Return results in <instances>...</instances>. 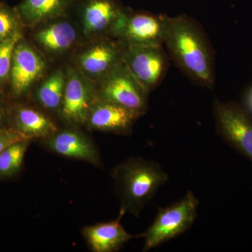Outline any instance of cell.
Listing matches in <instances>:
<instances>
[{"label":"cell","mask_w":252,"mask_h":252,"mask_svg":"<svg viewBox=\"0 0 252 252\" xmlns=\"http://www.w3.org/2000/svg\"><path fill=\"white\" fill-rule=\"evenodd\" d=\"M164 44L177 67L199 85L213 89V55L205 34L185 15L170 17Z\"/></svg>","instance_id":"6da1fadb"},{"label":"cell","mask_w":252,"mask_h":252,"mask_svg":"<svg viewBox=\"0 0 252 252\" xmlns=\"http://www.w3.org/2000/svg\"><path fill=\"white\" fill-rule=\"evenodd\" d=\"M123 61L149 93L161 82L168 68L162 45L123 44Z\"/></svg>","instance_id":"52a82bcc"},{"label":"cell","mask_w":252,"mask_h":252,"mask_svg":"<svg viewBox=\"0 0 252 252\" xmlns=\"http://www.w3.org/2000/svg\"><path fill=\"white\" fill-rule=\"evenodd\" d=\"M198 205V199L189 191L180 201L160 209L152 224L141 235L144 238L143 252L185 233L196 218Z\"/></svg>","instance_id":"3957f363"},{"label":"cell","mask_w":252,"mask_h":252,"mask_svg":"<svg viewBox=\"0 0 252 252\" xmlns=\"http://www.w3.org/2000/svg\"><path fill=\"white\" fill-rule=\"evenodd\" d=\"M23 23L16 9L0 1V42L22 33Z\"/></svg>","instance_id":"ffe728a7"},{"label":"cell","mask_w":252,"mask_h":252,"mask_svg":"<svg viewBox=\"0 0 252 252\" xmlns=\"http://www.w3.org/2000/svg\"><path fill=\"white\" fill-rule=\"evenodd\" d=\"M26 140L28 139L11 127L0 129V154L11 144Z\"/></svg>","instance_id":"7402d4cb"},{"label":"cell","mask_w":252,"mask_h":252,"mask_svg":"<svg viewBox=\"0 0 252 252\" xmlns=\"http://www.w3.org/2000/svg\"><path fill=\"white\" fill-rule=\"evenodd\" d=\"M116 192L120 200L119 213L138 217L169 177L157 162L132 157L112 170Z\"/></svg>","instance_id":"7a4b0ae2"},{"label":"cell","mask_w":252,"mask_h":252,"mask_svg":"<svg viewBox=\"0 0 252 252\" xmlns=\"http://www.w3.org/2000/svg\"><path fill=\"white\" fill-rule=\"evenodd\" d=\"M22 33L0 42V90L9 83L13 54L18 41L23 37Z\"/></svg>","instance_id":"44dd1931"},{"label":"cell","mask_w":252,"mask_h":252,"mask_svg":"<svg viewBox=\"0 0 252 252\" xmlns=\"http://www.w3.org/2000/svg\"><path fill=\"white\" fill-rule=\"evenodd\" d=\"M64 16L36 26L34 39L41 49L47 54L56 56L72 49L77 43V29Z\"/></svg>","instance_id":"5bb4252c"},{"label":"cell","mask_w":252,"mask_h":252,"mask_svg":"<svg viewBox=\"0 0 252 252\" xmlns=\"http://www.w3.org/2000/svg\"><path fill=\"white\" fill-rule=\"evenodd\" d=\"M97 96L119 104L139 117L148 109L149 92L136 79L122 61L97 83Z\"/></svg>","instance_id":"277c9868"},{"label":"cell","mask_w":252,"mask_h":252,"mask_svg":"<svg viewBox=\"0 0 252 252\" xmlns=\"http://www.w3.org/2000/svg\"><path fill=\"white\" fill-rule=\"evenodd\" d=\"M139 117L128 109L97 96L91 107L85 125L92 130L129 135Z\"/></svg>","instance_id":"7c38bea8"},{"label":"cell","mask_w":252,"mask_h":252,"mask_svg":"<svg viewBox=\"0 0 252 252\" xmlns=\"http://www.w3.org/2000/svg\"><path fill=\"white\" fill-rule=\"evenodd\" d=\"M248 102L249 107H250V109L252 111V87L248 93Z\"/></svg>","instance_id":"cb8c5ba5"},{"label":"cell","mask_w":252,"mask_h":252,"mask_svg":"<svg viewBox=\"0 0 252 252\" xmlns=\"http://www.w3.org/2000/svg\"><path fill=\"white\" fill-rule=\"evenodd\" d=\"M169 21L165 15L126 9L112 36L124 45H163Z\"/></svg>","instance_id":"5b68a950"},{"label":"cell","mask_w":252,"mask_h":252,"mask_svg":"<svg viewBox=\"0 0 252 252\" xmlns=\"http://www.w3.org/2000/svg\"><path fill=\"white\" fill-rule=\"evenodd\" d=\"M44 59L34 47L21 38L13 54L10 71V89L14 97L27 94L46 70Z\"/></svg>","instance_id":"30bf717a"},{"label":"cell","mask_w":252,"mask_h":252,"mask_svg":"<svg viewBox=\"0 0 252 252\" xmlns=\"http://www.w3.org/2000/svg\"><path fill=\"white\" fill-rule=\"evenodd\" d=\"M213 115L220 138L252 162V119L250 114L236 102L215 99Z\"/></svg>","instance_id":"8992f818"},{"label":"cell","mask_w":252,"mask_h":252,"mask_svg":"<svg viewBox=\"0 0 252 252\" xmlns=\"http://www.w3.org/2000/svg\"><path fill=\"white\" fill-rule=\"evenodd\" d=\"M126 8L118 0H82L79 13L87 37H113L114 28Z\"/></svg>","instance_id":"8fae6325"},{"label":"cell","mask_w":252,"mask_h":252,"mask_svg":"<svg viewBox=\"0 0 252 252\" xmlns=\"http://www.w3.org/2000/svg\"><path fill=\"white\" fill-rule=\"evenodd\" d=\"M10 120H11V114L2 99L0 98V129L8 127L6 126Z\"/></svg>","instance_id":"603a6c76"},{"label":"cell","mask_w":252,"mask_h":252,"mask_svg":"<svg viewBox=\"0 0 252 252\" xmlns=\"http://www.w3.org/2000/svg\"><path fill=\"white\" fill-rule=\"evenodd\" d=\"M97 97V86L77 68H69L59 114L64 122L85 125L91 107Z\"/></svg>","instance_id":"ba28073f"},{"label":"cell","mask_w":252,"mask_h":252,"mask_svg":"<svg viewBox=\"0 0 252 252\" xmlns=\"http://www.w3.org/2000/svg\"><path fill=\"white\" fill-rule=\"evenodd\" d=\"M42 143L46 148L59 155L102 167L97 147L86 134L76 129L58 130L51 137L42 140Z\"/></svg>","instance_id":"4fadbf2b"},{"label":"cell","mask_w":252,"mask_h":252,"mask_svg":"<svg viewBox=\"0 0 252 252\" xmlns=\"http://www.w3.org/2000/svg\"><path fill=\"white\" fill-rule=\"evenodd\" d=\"M66 74L61 69L55 71L39 85L35 98L40 106L51 112H59L65 88Z\"/></svg>","instance_id":"ac0fdd59"},{"label":"cell","mask_w":252,"mask_h":252,"mask_svg":"<svg viewBox=\"0 0 252 252\" xmlns=\"http://www.w3.org/2000/svg\"><path fill=\"white\" fill-rule=\"evenodd\" d=\"M124 215L119 213V218L104 223L88 225L81 230L83 236L94 252L119 251L126 243L134 238L129 234L121 223Z\"/></svg>","instance_id":"9a60e30c"},{"label":"cell","mask_w":252,"mask_h":252,"mask_svg":"<svg viewBox=\"0 0 252 252\" xmlns=\"http://www.w3.org/2000/svg\"><path fill=\"white\" fill-rule=\"evenodd\" d=\"M31 140L16 142L0 154V179L14 177L21 170Z\"/></svg>","instance_id":"d6986e66"},{"label":"cell","mask_w":252,"mask_h":252,"mask_svg":"<svg viewBox=\"0 0 252 252\" xmlns=\"http://www.w3.org/2000/svg\"><path fill=\"white\" fill-rule=\"evenodd\" d=\"M122 61L123 44L113 37L95 39L75 58L78 70L95 83L102 80Z\"/></svg>","instance_id":"9c48e42d"},{"label":"cell","mask_w":252,"mask_h":252,"mask_svg":"<svg viewBox=\"0 0 252 252\" xmlns=\"http://www.w3.org/2000/svg\"><path fill=\"white\" fill-rule=\"evenodd\" d=\"M74 0H23L15 8L23 25L36 27L65 16Z\"/></svg>","instance_id":"e0dca14e"},{"label":"cell","mask_w":252,"mask_h":252,"mask_svg":"<svg viewBox=\"0 0 252 252\" xmlns=\"http://www.w3.org/2000/svg\"><path fill=\"white\" fill-rule=\"evenodd\" d=\"M11 128L28 140L48 138L59 128L48 116L30 106H18L11 113Z\"/></svg>","instance_id":"2e32d148"}]
</instances>
